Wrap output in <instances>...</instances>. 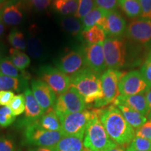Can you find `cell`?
<instances>
[{
  "label": "cell",
  "instance_id": "obj_32",
  "mask_svg": "<svg viewBox=\"0 0 151 151\" xmlns=\"http://www.w3.org/2000/svg\"><path fill=\"white\" fill-rule=\"evenodd\" d=\"M9 106L15 116H20L23 113L25 109V99L24 94H20L14 96Z\"/></svg>",
  "mask_w": 151,
  "mask_h": 151
},
{
  "label": "cell",
  "instance_id": "obj_25",
  "mask_svg": "<svg viewBox=\"0 0 151 151\" xmlns=\"http://www.w3.org/2000/svg\"><path fill=\"white\" fill-rule=\"evenodd\" d=\"M61 26L65 32L74 37L81 35L83 31L82 22L78 18L75 17H65L61 20Z\"/></svg>",
  "mask_w": 151,
  "mask_h": 151
},
{
  "label": "cell",
  "instance_id": "obj_8",
  "mask_svg": "<svg viewBox=\"0 0 151 151\" xmlns=\"http://www.w3.org/2000/svg\"><path fill=\"white\" fill-rule=\"evenodd\" d=\"M39 75L41 80L52 90L56 95H61L71 86V78L60 71L58 68L44 65L39 68Z\"/></svg>",
  "mask_w": 151,
  "mask_h": 151
},
{
  "label": "cell",
  "instance_id": "obj_49",
  "mask_svg": "<svg viewBox=\"0 0 151 151\" xmlns=\"http://www.w3.org/2000/svg\"><path fill=\"white\" fill-rule=\"evenodd\" d=\"M85 151H91V150H88V149H86V148H85Z\"/></svg>",
  "mask_w": 151,
  "mask_h": 151
},
{
  "label": "cell",
  "instance_id": "obj_14",
  "mask_svg": "<svg viewBox=\"0 0 151 151\" xmlns=\"http://www.w3.org/2000/svg\"><path fill=\"white\" fill-rule=\"evenodd\" d=\"M83 51L87 67L99 74L104 72L106 65L104 54L103 42L88 45L83 48Z\"/></svg>",
  "mask_w": 151,
  "mask_h": 151
},
{
  "label": "cell",
  "instance_id": "obj_10",
  "mask_svg": "<svg viewBox=\"0 0 151 151\" xmlns=\"http://www.w3.org/2000/svg\"><path fill=\"white\" fill-rule=\"evenodd\" d=\"M150 86L140 71H132L122 73L118 83V91L121 95H134L145 93Z\"/></svg>",
  "mask_w": 151,
  "mask_h": 151
},
{
  "label": "cell",
  "instance_id": "obj_17",
  "mask_svg": "<svg viewBox=\"0 0 151 151\" xmlns=\"http://www.w3.org/2000/svg\"><path fill=\"white\" fill-rule=\"evenodd\" d=\"M25 99V109H24V120L22 124H26L37 121L43 115L42 109L40 107L32 90L27 88L24 92Z\"/></svg>",
  "mask_w": 151,
  "mask_h": 151
},
{
  "label": "cell",
  "instance_id": "obj_12",
  "mask_svg": "<svg viewBox=\"0 0 151 151\" xmlns=\"http://www.w3.org/2000/svg\"><path fill=\"white\" fill-rule=\"evenodd\" d=\"M98 26L102 29L109 38H118L126 32L127 23L121 15L116 10L108 11L105 18Z\"/></svg>",
  "mask_w": 151,
  "mask_h": 151
},
{
  "label": "cell",
  "instance_id": "obj_48",
  "mask_svg": "<svg viewBox=\"0 0 151 151\" xmlns=\"http://www.w3.org/2000/svg\"><path fill=\"white\" fill-rule=\"evenodd\" d=\"M7 1V0H0V3H3V2H4V1Z\"/></svg>",
  "mask_w": 151,
  "mask_h": 151
},
{
  "label": "cell",
  "instance_id": "obj_33",
  "mask_svg": "<svg viewBox=\"0 0 151 151\" xmlns=\"http://www.w3.org/2000/svg\"><path fill=\"white\" fill-rule=\"evenodd\" d=\"M97 6L94 0H78V6L74 17L78 19H82L90 11Z\"/></svg>",
  "mask_w": 151,
  "mask_h": 151
},
{
  "label": "cell",
  "instance_id": "obj_15",
  "mask_svg": "<svg viewBox=\"0 0 151 151\" xmlns=\"http://www.w3.org/2000/svg\"><path fill=\"white\" fill-rule=\"evenodd\" d=\"M126 33L128 38L141 44L151 42V20L137 19L131 21L127 26Z\"/></svg>",
  "mask_w": 151,
  "mask_h": 151
},
{
  "label": "cell",
  "instance_id": "obj_5",
  "mask_svg": "<svg viewBox=\"0 0 151 151\" xmlns=\"http://www.w3.org/2000/svg\"><path fill=\"white\" fill-rule=\"evenodd\" d=\"M24 139L27 143L32 146L52 148L65 137L62 132H52L43 129L37 121L24 124Z\"/></svg>",
  "mask_w": 151,
  "mask_h": 151
},
{
  "label": "cell",
  "instance_id": "obj_11",
  "mask_svg": "<svg viewBox=\"0 0 151 151\" xmlns=\"http://www.w3.org/2000/svg\"><path fill=\"white\" fill-rule=\"evenodd\" d=\"M57 68L68 76H72L87 67L83 48L67 52L56 62Z\"/></svg>",
  "mask_w": 151,
  "mask_h": 151
},
{
  "label": "cell",
  "instance_id": "obj_7",
  "mask_svg": "<svg viewBox=\"0 0 151 151\" xmlns=\"http://www.w3.org/2000/svg\"><path fill=\"white\" fill-rule=\"evenodd\" d=\"M86 104L74 87L69 88L61 95L58 96L53 106L58 116L83 111Z\"/></svg>",
  "mask_w": 151,
  "mask_h": 151
},
{
  "label": "cell",
  "instance_id": "obj_20",
  "mask_svg": "<svg viewBox=\"0 0 151 151\" xmlns=\"http://www.w3.org/2000/svg\"><path fill=\"white\" fill-rule=\"evenodd\" d=\"M117 106L123 116L125 120L134 129H139L147 122L146 117L143 116L140 113L134 110L123 104L115 105Z\"/></svg>",
  "mask_w": 151,
  "mask_h": 151
},
{
  "label": "cell",
  "instance_id": "obj_35",
  "mask_svg": "<svg viewBox=\"0 0 151 151\" xmlns=\"http://www.w3.org/2000/svg\"><path fill=\"white\" fill-rule=\"evenodd\" d=\"M129 146L139 151H151V141L135 136Z\"/></svg>",
  "mask_w": 151,
  "mask_h": 151
},
{
  "label": "cell",
  "instance_id": "obj_1",
  "mask_svg": "<svg viewBox=\"0 0 151 151\" xmlns=\"http://www.w3.org/2000/svg\"><path fill=\"white\" fill-rule=\"evenodd\" d=\"M97 113L111 140L123 148L129 146L135 137L136 132L126 121L117 106L111 105L106 109H97Z\"/></svg>",
  "mask_w": 151,
  "mask_h": 151
},
{
  "label": "cell",
  "instance_id": "obj_18",
  "mask_svg": "<svg viewBox=\"0 0 151 151\" xmlns=\"http://www.w3.org/2000/svg\"><path fill=\"white\" fill-rule=\"evenodd\" d=\"M22 17L23 14L20 1L6 5L1 11V20L8 25H17L22 21Z\"/></svg>",
  "mask_w": 151,
  "mask_h": 151
},
{
  "label": "cell",
  "instance_id": "obj_21",
  "mask_svg": "<svg viewBox=\"0 0 151 151\" xmlns=\"http://www.w3.org/2000/svg\"><path fill=\"white\" fill-rule=\"evenodd\" d=\"M37 122L41 128L48 131L61 132V123L53 109L43 113Z\"/></svg>",
  "mask_w": 151,
  "mask_h": 151
},
{
  "label": "cell",
  "instance_id": "obj_45",
  "mask_svg": "<svg viewBox=\"0 0 151 151\" xmlns=\"http://www.w3.org/2000/svg\"><path fill=\"white\" fill-rule=\"evenodd\" d=\"M27 151H53L52 148H46V147H37V148H30Z\"/></svg>",
  "mask_w": 151,
  "mask_h": 151
},
{
  "label": "cell",
  "instance_id": "obj_31",
  "mask_svg": "<svg viewBox=\"0 0 151 151\" xmlns=\"http://www.w3.org/2000/svg\"><path fill=\"white\" fill-rule=\"evenodd\" d=\"M8 40L10 44L14 48L20 50H24L26 48V41L24 35L19 30L15 29L9 35Z\"/></svg>",
  "mask_w": 151,
  "mask_h": 151
},
{
  "label": "cell",
  "instance_id": "obj_19",
  "mask_svg": "<svg viewBox=\"0 0 151 151\" xmlns=\"http://www.w3.org/2000/svg\"><path fill=\"white\" fill-rule=\"evenodd\" d=\"M52 149L53 151H85L83 138L73 136L63 137Z\"/></svg>",
  "mask_w": 151,
  "mask_h": 151
},
{
  "label": "cell",
  "instance_id": "obj_41",
  "mask_svg": "<svg viewBox=\"0 0 151 151\" xmlns=\"http://www.w3.org/2000/svg\"><path fill=\"white\" fill-rule=\"evenodd\" d=\"M14 92L10 90H1L0 91V106H6L10 104L14 97Z\"/></svg>",
  "mask_w": 151,
  "mask_h": 151
},
{
  "label": "cell",
  "instance_id": "obj_16",
  "mask_svg": "<svg viewBox=\"0 0 151 151\" xmlns=\"http://www.w3.org/2000/svg\"><path fill=\"white\" fill-rule=\"evenodd\" d=\"M113 103V105L123 104L127 106L148 118L149 109L145 97V93L134 94V95L120 94L115 99Z\"/></svg>",
  "mask_w": 151,
  "mask_h": 151
},
{
  "label": "cell",
  "instance_id": "obj_29",
  "mask_svg": "<svg viewBox=\"0 0 151 151\" xmlns=\"http://www.w3.org/2000/svg\"><path fill=\"white\" fill-rule=\"evenodd\" d=\"M78 0H55L54 6L58 12L64 15L75 14L78 9Z\"/></svg>",
  "mask_w": 151,
  "mask_h": 151
},
{
  "label": "cell",
  "instance_id": "obj_50",
  "mask_svg": "<svg viewBox=\"0 0 151 151\" xmlns=\"http://www.w3.org/2000/svg\"><path fill=\"white\" fill-rule=\"evenodd\" d=\"M150 120H151V118H150Z\"/></svg>",
  "mask_w": 151,
  "mask_h": 151
},
{
  "label": "cell",
  "instance_id": "obj_38",
  "mask_svg": "<svg viewBox=\"0 0 151 151\" xmlns=\"http://www.w3.org/2000/svg\"><path fill=\"white\" fill-rule=\"evenodd\" d=\"M97 6L106 11L116 10L118 5V0H94Z\"/></svg>",
  "mask_w": 151,
  "mask_h": 151
},
{
  "label": "cell",
  "instance_id": "obj_27",
  "mask_svg": "<svg viewBox=\"0 0 151 151\" xmlns=\"http://www.w3.org/2000/svg\"><path fill=\"white\" fill-rule=\"evenodd\" d=\"M27 51L29 55L35 59H39L43 55V47L41 39L37 37L33 29L30 32L27 40Z\"/></svg>",
  "mask_w": 151,
  "mask_h": 151
},
{
  "label": "cell",
  "instance_id": "obj_30",
  "mask_svg": "<svg viewBox=\"0 0 151 151\" xmlns=\"http://www.w3.org/2000/svg\"><path fill=\"white\" fill-rule=\"evenodd\" d=\"M118 2L124 14L129 18L141 16V9L139 0H118Z\"/></svg>",
  "mask_w": 151,
  "mask_h": 151
},
{
  "label": "cell",
  "instance_id": "obj_2",
  "mask_svg": "<svg viewBox=\"0 0 151 151\" xmlns=\"http://www.w3.org/2000/svg\"><path fill=\"white\" fill-rule=\"evenodd\" d=\"M100 75L86 67L71 77V86L77 90L86 104L97 103L103 99Z\"/></svg>",
  "mask_w": 151,
  "mask_h": 151
},
{
  "label": "cell",
  "instance_id": "obj_43",
  "mask_svg": "<svg viewBox=\"0 0 151 151\" xmlns=\"http://www.w3.org/2000/svg\"><path fill=\"white\" fill-rule=\"evenodd\" d=\"M104 151H124V149L122 146L117 144L115 142H113Z\"/></svg>",
  "mask_w": 151,
  "mask_h": 151
},
{
  "label": "cell",
  "instance_id": "obj_39",
  "mask_svg": "<svg viewBox=\"0 0 151 151\" xmlns=\"http://www.w3.org/2000/svg\"><path fill=\"white\" fill-rule=\"evenodd\" d=\"M139 1L141 9V17L151 20V0H139Z\"/></svg>",
  "mask_w": 151,
  "mask_h": 151
},
{
  "label": "cell",
  "instance_id": "obj_46",
  "mask_svg": "<svg viewBox=\"0 0 151 151\" xmlns=\"http://www.w3.org/2000/svg\"><path fill=\"white\" fill-rule=\"evenodd\" d=\"M3 32H4V25L3 24L1 23V22L0 21V36L2 35Z\"/></svg>",
  "mask_w": 151,
  "mask_h": 151
},
{
  "label": "cell",
  "instance_id": "obj_40",
  "mask_svg": "<svg viewBox=\"0 0 151 151\" xmlns=\"http://www.w3.org/2000/svg\"><path fill=\"white\" fill-rule=\"evenodd\" d=\"M0 151H16L14 141L11 138L0 137Z\"/></svg>",
  "mask_w": 151,
  "mask_h": 151
},
{
  "label": "cell",
  "instance_id": "obj_23",
  "mask_svg": "<svg viewBox=\"0 0 151 151\" xmlns=\"http://www.w3.org/2000/svg\"><path fill=\"white\" fill-rule=\"evenodd\" d=\"M0 73L8 76L26 79V80H28L30 77L29 73L25 72L24 70H19L8 58L0 59Z\"/></svg>",
  "mask_w": 151,
  "mask_h": 151
},
{
  "label": "cell",
  "instance_id": "obj_47",
  "mask_svg": "<svg viewBox=\"0 0 151 151\" xmlns=\"http://www.w3.org/2000/svg\"><path fill=\"white\" fill-rule=\"evenodd\" d=\"M125 151H139V150H136V149L132 148L130 146H127V148H126V150Z\"/></svg>",
  "mask_w": 151,
  "mask_h": 151
},
{
  "label": "cell",
  "instance_id": "obj_9",
  "mask_svg": "<svg viewBox=\"0 0 151 151\" xmlns=\"http://www.w3.org/2000/svg\"><path fill=\"white\" fill-rule=\"evenodd\" d=\"M122 73L117 69H108L101 74V81L104 97L99 101L94 103V107L99 108L113 102L118 96V83Z\"/></svg>",
  "mask_w": 151,
  "mask_h": 151
},
{
  "label": "cell",
  "instance_id": "obj_44",
  "mask_svg": "<svg viewBox=\"0 0 151 151\" xmlns=\"http://www.w3.org/2000/svg\"><path fill=\"white\" fill-rule=\"evenodd\" d=\"M145 97L147 101V104L149 109V116L148 118H151V87L147 91L145 92Z\"/></svg>",
  "mask_w": 151,
  "mask_h": 151
},
{
  "label": "cell",
  "instance_id": "obj_6",
  "mask_svg": "<svg viewBox=\"0 0 151 151\" xmlns=\"http://www.w3.org/2000/svg\"><path fill=\"white\" fill-rule=\"evenodd\" d=\"M105 62L108 69L123 67L126 62V46L118 38H106L103 41Z\"/></svg>",
  "mask_w": 151,
  "mask_h": 151
},
{
  "label": "cell",
  "instance_id": "obj_34",
  "mask_svg": "<svg viewBox=\"0 0 151 151\" xmlns=\"http://www.w3.org/2000/svg\"><path fill=\"white\" fill-rule=\"evenodd\" d=\"M16 120L12 111L9 106H2L0 109V126L2 127H6L11 125Z\"/></svg>",
  "mask_w": 151,
  "mask_h": 151
},
{
  "label": "cell",
  "instance_id": "obj_37",
  "mask_svg": "<svg viewBox=\"0 0 151 151\" xmlns=\"http://www.w3.org/2000/svg\"><path fill=\"white\" fill-rule=\"evenodd\" d=\"M135 136L151 141V120L147 121L141 127L137 129Z\"/></svg>",
  "mask_w": 151,
  "mask_h": 151
},
{
  "label": "cell",
  "instance_id": "obj_26",
  "mask_svg": "<svg viewBox=\"0 0 151 151\" xmlns=\"http://www.w3.org/2000/svg\"><path fill=\"white\" fill-rule=\"evenodd\" d=\"M9 54L11 62L19 70L24 71L26 68L29 67L31 62L30 58L24 52L18 49L11 48L9 50Z\"/></svg>",
  "mask_w": 151,
  "mask_h": 151
},
{
  "label": "cell",
  "instance_id": "obj_28",
  "mask_svg": "<svg viewBox=\"0 0 151 151\" xmlns=\"http://www.w3.org/2000/svg\"><path fill=\"white\" fill-rule=\"evenodd\" d=\"M81 36L89 44L103 42L106 37L104 31L98 25H94L89 29L82 31Z\"/></svg>",
  "mask_w": 151,
  "mask_h": 151
},
{
  "label": "cell",
  "instance_id": "obj_36",
  "mask_svg": "<svg viewBox=\"0 0 151 151\" xmlns=\"http://www.w3.org/2000/svg\"><path fill=\"white\" fill-rule=\"evenodd\" d=\"M140 72L151 86V50L145 60Z\"/></svg>",
  "mask_w": 151,
  "mask_h": 151
},
{
  "label": "cell",
  "instance_id": "obj_22",
  "mask_svg": "<svg viewBox=\"0 0 151 151\" xmlns=\"http://www.w3.org/2000/svg\"><path fill=\"white\" fill-rule=\"evenodd\" d=\"M106 10L96 6L90 11L86 16L81 19L83 24V31L89 29L94 25H98L101 20L105 18L107 13Z\"/></svg>",
  "mask_w": 151,
  "mask_h": 151
},
{
  "label": "cell",
  "instance_id": "obj_13",
  "mask_svg": "<svg viewBox=\"0 0 151 151\" xmlns=\"http://www.w3.org/2000/svg\"><path fill=\"white\" fill-rule=\"evenodd\" d=\"M32 92L43 113L53 109L56 94L46 83L41 80H33L31 83Z\"/></svg>",
  "mask_w": 151,
  "mask_h": 151
},
{
  "label": "cell",
  "instance_id": "obj_24",
  "mask_svg": "<svg viewBox=\"0 0 151 151\" xmlns=\"http://www.w3.org/2000/svg\"><path fill=\"white\" fill-rule=\"evenodd\" d=\"M27 80L8 76L0 73V91L15 90L19 92L25 87Z\"/></svg>",
  "mask_w": 151,
  "mask_h": 151
},
{
  "label": "cell",
  "instance_id": "obj_4",
  "mask_svg": "<svg viewBox=\"0 0 151 151\" xmlns=\"http://www.w3.org/2000/svg\"><path fill=\"white\" fill-rule=\"evenodd\" d=\"M83 139L85 148L91 151H104L113 142L100 121L98 113L87 126Z\"/></svg>",
  "mask_w": 151,
  "mask_h": 151
},
{
  "label": "cell",
  "instance_id": "obj_3",
  "mask_svg": "<svg viewBox=\"0 0 151 151\" xmlns=\"http://www.w3.org/2000/svg\"><path fill=\"white\" fill-rule=\"evenodd\" d=\"M97 113V109L92 111L85 109L79 112L59 116L62 133L65 137L73 136L84 139L87 126Z\"/></svg>",
  "mask_w": 151,
  "mask_h": 151
},
{
  "label": "cell",
  "instance_id": "obj_42",
  "mask_svg": "<svg viewBox=\"0 0 151 151\" xmlns=\"http://www.w3.org/2000/svg\"><path fill=\"white\" fill-rule=\"evenodd\" d=\"M30 4L38 11H43L50 5L51 0H28Z\"/></svg>",
  "mask_w": 151,
  "mask_h": 151
}]
</instances>
